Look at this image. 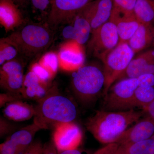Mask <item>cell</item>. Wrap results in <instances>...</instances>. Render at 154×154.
<instances>
[{"mask_svg": "<svg viewBox=\"0 0 154 154\" xmlns=\"http://www.w3.org/2000/svg\"><path fill=\"white\" fill-rule=\"evenodd\" d=\"M144 116L143 110L96 111L85 123L87 130L101 143H114L123 132Z\"/></svg>", "mask_w": 154, "mask_h": 154, "instance_id": "1", "label": "cell"}, {"mask_svg": "<svg viewBox=\"0 0 154 154\" xmlns=\"http://www.w3.org/2000/svg\"><path fill=\"white\" fill-rule=\"evenodd\" d=\"M36 114L33 121L42 129L53 127L58 123L73 122L76 117L77 109L74 103L58 93L53 85L46 96L37 101Z\"/></svg>", "mask_w": 154, "mask_h": 154, "instance_id": "2", "label": "cell"}, {"mask_svg": "<svg viewBox=\"0 0 154 154\" xmlns=\"http://www.w3.org/2000/svg\"><path fill=\"white\" fill-rule=\"evenodd\" d=\"M4 38L16 48L18 53L30 58L48 48L52 43L53 34L46 26L29 23Z\"/></svg>", "mask_w": 154, "mask_h": 154, "instance_id": "3", "label": "cell"}, {"mask_svg": "<svg viewBox=\"0 0 154 154\" xmlns=\"http://www.w3.org/2000/svg\"><path fill=\"white\" fill-rule=\"evenodd\" d=\"M104 72L94 65H86L75 71L72 81V87L80 102L88 104L93 102L104 90Z\"/></svg>", "mask_w": 154, "mask_h": 154, "instance_id": "4", "label": "cell"}, {"mask_svg": "<svg viewBox=\"0 0 154 154\" xmlns=\"http://www.w3.org/2000/svg\"><path fill=\"white\" fill-rule=\"evenodd\" d=\"M135 53L127 42H119L117 46L107 54L104 63L105 85L103 94H107L111 86L125 72L133 59Z\"/></svg>", "mask_w": 154, "mask_h": 154, "instance_id": "5", "label": "cell"}, {"mask_svg": "<svg viewBox=\"0 0 154 154\" xmlns=\"http://www.w3.org/2000/svg\"><path fill=\"white\" fill-rule=\"evenodd\" d=\"M138 87L137 79H125L116 82L104 96L103 110L109 111L131 110L135 91Z\"/></svg>", "mask_w": 154, "mask_h": 154, "instance_id": "6", "label": "cell"}, {"mask_svg": "<svg viewBox=\"0 0 154 154\" xmlns=\"http://www.w3.org/2000/svg\"><path fill=\"white\" fill-rule=\"evenodd\" d=\"M91 34V39L88 43V51L102 61L119 42L116 26L113 22L109 20L92 31Z\"/></svg>", "mask_w": 154, "mask_h": 154, "instance_id": "7", "label": "cell"}, {"mask_svg": "<svg viewBox=\"0 0 154 154\" xmlns=\"http://www.w3.org/2000/svg\"><path fill=\"white\" fill-rule=\"evenodd\" d=\"M53 142L58 153L78 148L82 141L83 133L73 122L58 123L53 126Z\"/></svg>", "mask_w": 154, "mask_h": 154, "instance_id": "8", "label": "cell"}, {"mask_svg": "<svg viewBox=\"0 0 154 154\" xmlns=\"http://www.w3.org/2000/svg\"><path fill=\"white\" fill-rule=\"evenodd\" d=\"M94 0H53L48 19L51 27L66 24L77 13Z\"/></svg>", "mask_w": 154, "mask_h": 154, "instance_id": "9", "label": "cell"}, {"mask_svg": "<svg viewBox=\"0 0 154 154\" xmlns=\"http://www.w3.org/2000/svg\"><path fill=\"white\" fill-rule=\"evenodd\" d=\"M61 45L58 53L59 68L66 72H75L83 66L85 59L82 45L68 40Z\"/></svg>", "mask_w": 154, "mask_h": 154, "instance_id": "10", "label": "cell"}, {"mask_svg": "<svg viewBox=\"0 0 154 154\" xmlns=\"http://www.w3.org/2000/svg\"><path fill=\"white\" fill-rule=\"evenodd\" d=\"M24 77L21 62L16 59L7 61L0 69L1 87L8 92L20 94Z\"/></svg>", "mask_w": 154, "mask_h": 154, "instance_id": "11", "label": "cell"}, {"mask_svg": "<svg viewBox=\"0 0 154 154\" xmlns=\"http://www.w3.org/2000/svg\"><path fill=\"white\" fill-rule=\"evenodd\" d=\"M113 9L112 0H94L79 12L90 23L92 32L109 21Z\"/></svg>", "mask_w": 154, "mask_h": 154, "instance_id": "12", "label": "cell"}, {"mask_svg": "<svg viewBox=\"0 0 154 154\" xmlns=\"http://www.w3.org/2000/svg\"><path fill=\"white\" fill-rule=\"evenodd\" d=\"M154 136V122L145 116L128 128L116 140L119 145L133 143L149 139Z\"/></svg>", "mask_w": 154, "mask_h": 154, "instance_id": "13", "label": "cell"}, {"mask_svg": "<svg viewBox=\"0 0 154 154\" xmlns=\"http://www.w3.org/2000/svg\"><path fill=\"white\" fill-rule=\"evenodd\" d=\"M62 30L63 37L68 40L76 42L82 45L88 42L92 32L91 26L79 12L73 17Z\"/></svg>", "mask_w": 154, "mask_h": 154, "instance_id": "14", "label": "cell"}, {"mask_svg": "<svg viewBox=\"0 0 154 154\" xmlns=\"http://www.w3.org/2000/svg\"><path fill=\"white\" fill-rule=\"evenodd\" d=\"M154 74V50L147 51L131 61L116 82L125 79H137L142 75Z\"/></svg>", "mask_w": 154, "mask_h": 154, "instance_id": "15", "label": "cell"}, {"mask_svg": "<svg viewBox=\"0 0 154 154\" xmlns=\"http://www.w3.org/2000/svg\"><path fill=\"white\" fill-rule=\"evenodd\" d=\"M116 26L119 42H126L132 37L140 23L134 13L122 14L113 9L110 19Z\"/></svg>", "mask_w": 154, "mask_h": 154, "instance_id": "16", "label": "cell"}, {"mask_svg": "<svg viewBox=\"0 0 154 154\" xmlns=\"http://www.w3.org/2000/svg\"><path fill=\"white\" fill-rule=\"evenodd\" d=\"M24 19L20 10L12 0H0V23L6 32L21 27Z\"/></svg>", "mask_w": 154, "mask_h": 154, "instance_id": "17", "label": "cell"}, {"mask_svg": "<svg viewBox=\"0 0 154 154\" xmlns=\"http://www.w3.org/2000/svg\"><path fill=\"white\" fill-rule=\"evenodd\" d=\"M52 85L42 82L36 75L30 70L24 77L20 94L22 98L38 101L46 96Z\"/></svg>", "mask_w": 154, "mask_h": 154, "instance_id": "18", "label": "cell"}, {"mask_svg": "<svg viewBox=\"0 0 154 154\" xmlns=\"http://www.w3.org/2000/svg\"><path fill=\"white\" fill-rule=\"evenodd\" d=\"M3 113L5 118L18 122L29 120L36 114L35 107L19 100L5 105Z\"/></svg>", "mask_w": 154, "mask_h": 154, "instance_id": "19", "label": "cell"}, {"mask_svg": "<svg viewBox=\"0 0 154 154\" xmlns=\"http://www.w3.org/2000/svg\"><path fill=\"white\" fill-rule=\"evenodd\" d=\"M154 40V25L140 23L132 37L127 42L135 53L150 46Z\"/></svg>", "mask_w": 154, "mask_h": 154, "instance_id": "20", "label": "cell"}, {"mask_svg": "<svg viewBox=\"0 0 154 154\" xmlns=\"http://www.w3.org/2000/svg\"><path fill=\"white\" fill-rule=\"evenodd\" d=\"M42 129L36 122L13 134L9 138L16 144L21 152H24L33 142V138L38 131Z\"/></svg>", "mask_w": 154, "mask_h": 154, "instance_id": "21", "label": "cell"}, {"mask_svg": "<svg viewBox=\"0 0 154 154\" xmlns=\"http://www.w3.org/2000/svg\"><path fill=\"white\" fill-rule=\"evenodd\" d=\"M117 154H154V136L145 140L119 145Z\"/></svg>", "mask_w": 154, "mask_h": 154, "instance_id": "22", "label": "cell"}, {"mask_svg": "<svg viewBox=\"0 0 154 154\" xmlns=\"http://www.w3.org/2000/svg\"><path fill=\"white\" fill-rule=\"evenodd\" d=\"M134 13L140 23L154 25V0H137Z\"/></svg>", "mask_w": 154, "mask_h": 154, "instance_id": "23", "label": "cell"}, {"mask_svg": "<svg viewBox=\"0 0 154 154\" xmlns=\"http://www.w3.org/2000/svg\"><path fill=\"white\" fill-rule=\"evenodd\" d=\"M154 100V87L139 86L135 91L131 108L142 109Z\"/></svg>", "mask_w": 154, "mask_h": 154, "instance_id": "24", "label": "cell"}, {"mask_svg": "<svg viewBox=\"0 0 154 154\" xmlns=\"http://www.w3.org/2000/svg\"><path fill=\"white\" fill-rule=\"evenodd\" d=\"M38 63L49 72L53 79L54 78L59 68L57 54L54 52H48L41 57Z\"/></svg>", "mask_w": 154, "mask_h": 154, "instance_id": "25", "label": "cell"}, {"mask_svg": "<svg viewBox=\"0 0 154 154\" xmlns=\"http://www.w3.org/2000/svg\"><path fill=\"white\" fill-rule=\"evenodd\" d=\"M18 53L13 45L7 42L4 38L0 40V65H3L7 61L14 59Z\"/></svg>", "mask_w": 154, "mask_h": 154, "instance_id": "26", "label": "cell"}, {"mask_svg": "<svg viewBox=\"0 0 154 154\" xmlns=\"http://www.w3.org/2000/svg\"><path fill=\"white\" fill-rule=\"evenodd\" d=\"M30 70L33 72L36 75L42 82L48 85H52L51 82L54 79L52 76L38 63L32 64L30 67Z\"/></svg>", "mask_w": 154, "mask_h": 154, "instance_id": "27", "label": "cell"}, {"mask_svg": "<svg viewBox=\"0 0 154 154\" xmlns=\"http://www.w3.org/2000/svg\"><path fill=\"white\" fill-rule=\"evenodd\" d=\"M113 10L122 14L133 13L137 0H112Z\"/></svg>", "mask_w": 154, "mask_h": 154, "instance_id": "28", "label": "cell"}, {"mask_svg": "<svg viewBox=\"0 0 154 154\" xmlns=\"http://www.w3.org/2000/svg\"><path fill=\"white\" fill-rule=\"evenodd\" d=\"M0 96V105L2 107L10 102L19 100L20 99L19 96H22V95L19 94L8 92L7 94H1Z\"/></svg>", "mask_w": 154, "mask_h": 154, "instance_id": "29", "label": "cell"}, {"mask_svg": "<svg viewBox=\"0 0 154 154\" xmlns=\"http://www.w3.org/2000/svg\"><path fill=\"white\" fill-rule=\"evenodd\" d=\"M119 145L116 143L106 144L93 154H117Z\"/></svg>", "mask_w": 154, "mask_h": 154, "instance_id": "30", "label": "cell"}, {"mask_svg": "<svg viewBox=\"0 0 154 154\" xmlns=\"http://www.w3.org/2000/svg\"><path fill=\"white\" fill-rule=\"evenodd\" d=\"M44 145L39 141L33 142L23 154H42Z\"/></svg>", "mask_w": 154, "mask_h": 154, "instance_id": "31", "label": "cell"}, {"mask_svg": "<svg viewBox=\"0 0 154 154\" xmlns=\"http://www.w3.org/2000/svg\"><path fill=\"white\" fill-rule=\"evenodd\" d=\"M139 86H149L154 87V74L142 75L137 78Z\"/></svg>", "mask_w": 154, "mask_h": 154, "instance_id": "32", "label": "cell"}, {"mask_svg": "<svg viewBox=\"0 0 154 154\" xmlns=\"http://www.w3.org/2000/svg\"><path fill=\"white\" fill-rule=\"evenodd\" d=\"M0 123H1L0 134H1V137L11 132L14 128V126L13 125L7 121L5 119L2 117H1Z\"/></svg>", "mask_w": 154, "mask_h": 154, "instance_id": "33", "label": "cell"}, {"mask_svg": "<svg viewBox=\"0 0 154 154\" xmlns=\"http://www.w3.org/2000/svg\"><path fill=\"white\" fill-rule=\"evenodd\" d=\"M33 6L36 8L44 11L48 7L49 0H30Z\"/></svg>", "mask_w": 154, "mask_h": 154, "instance_id": "34", "label": "cell"}, {"mask_svg": "<svg viewBox=\"0 0 154 154\" xmlns=\"http://www.w3.org/2000/svg\"><path fill=\"white\" fill-rule=\"evenodd\" d=\"M144 115L150 118L154 122V100L142 109Z\"/></svg>", "mask_w": 154, "mask_h": 154, "instance_id": "35", "label": "cell"}, {"mask_svg": "<svg viewBox=\"0 0 154 154\" xmlns=\"http://www.w3.org/2000/svg\"><path fill=\"white\" fill-rule=\"evenodd\" d=\"M42 154H58V152L53 142H48L44 145Z\"/></svg>", "mask_w": 154, "mask_h": 154, "instance_id": "36", "label": "cell"}, {"mask_svg": "<svg viewBox=\"0 0 154 154\" xmlns=\"http://www.w3.org/2000/svg\"><path fill=\"white\" fill-rule=\"evenodd\" d=\"M58 154H90L87 151L79 148L60 152Z\"/></svg>", "mask_w": 154, "mask_h": 154, "instance_id": "37", "label": "cell"}, {"mask_svg": "<svg viewBox=\"0 0 154 154\" xmlns=\"http://www.w3.org/2000/svg\"><path fill=\"white\" fill-rule=\"evenodd\" d=\"M12 1H14L15 3H18V4L22 5V4H24L27 0H12Z\"/></svg>", "mask_w": 154, "mask_h": 154, "instance_id": "38", "label": "cell"}, {"mask_svg": "<svg viewBox=\"0 0 154 154\" xmlns=\"http://www.w3.org/2000/svg\"><path fill=\"white\" fill-rule=\"evenodd\" d=\"M153 43H154V42H153Z\"/></svg>", "mask_w": 154, "mask_h": 154, "instance_id": "39", "label": "cell"}]
</instances>
